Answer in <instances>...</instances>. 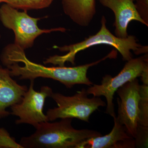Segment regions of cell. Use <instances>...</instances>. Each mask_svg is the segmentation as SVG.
I'll return each instance as SVG.
<instances>
[{"mask_svg": "<svg viewBox=\"0 0 148 148\" xmlns=\"http://www.w3.org/2000/svg\"><path fill=\"white\" fill-rule=\"evenodd\" d=\"M43 18L32 17L27 11H18L6 3L0 7V21L5 28L13 31L15 36L14 43L24 50L32 47L35 40L43 34L66 32V29L62 27L40 29L38 22Z\"/></svg>", "mask_w": 148, "mask_h": 148, "instance_id": "cell-4", "label": "cell"}, {"mask_svg": "<svg viewBox=\"0 0 148 148\" xmlns=\"http://www.w3.org/2000/svg\"><path fill=\"white\" fill-rule=\"evenodd\" d=\"M0 148H23L4 127H0Z\"/></svg>", "mask_w": 148, "mask_h": 148, "instance_id": "cell-15", "label": "cell"}, {"mask_svg": "<svg viewBox=\"0 0 148 148\" xmlns=\"http://www.w3.org/2000/svg\"><path fill=\"white\" fill-rule=\"evenodd\" d=\"M140 86L139 80L136 78L125 84L116 91L119 97L117 98L118 105L117 118L134 138L138 127Z\"/></svg>", "mask_w": 148, "mask_h": 148, "instance_id": "cell-8", "label": "cell"}, {"mask_svg": "<svg viewBox=\"0 0 148 148\" xmlns=\"http://www.w3.org/2000/svg\"><path fill=\"white\" fill-rule=\"evenodd\" d=\"M53 0H6L5 2L14 8L24 11L41 9L48 7Z\"/></svg>", "mask_w": 148, "mask_h": 148, "instance_id": "cell-14", "label": "cell"}, {"mask_svg": "<svg viewBox=\"0 0 148 148\" xmlns=\"http://www.w3.org/2000/svg\"><path fill=\"white\" fill-rule=\"evenodd\" d=\"M1 34H0V39H1Z\"/></svg>", "mask_w": 148, "mask_h": 148, "instance_id": "cell-20", "label": "cell"}, {"mask_svg": "<svg viewBox=\"0 0 148 148\" xmlns=\"http://www.w3.org/2000/svg\"><path fill=\"white\" fill-rule=\"evenodd\" d=\"M133 1H136V0H133Z\"/></svg>", "mask_w": 148, "mask_h": 148, "instance_id": "cell-21", "label": "cell"}, {"mask_svg": "<svg viewBox=\"0 0 148 148\" xmlns=\"http://www.w3.org/2000/svg\"><path fill=\"white\" fill-rule=\"evenodd\" d=\"M28 89L12 78L8 69L0 65V119L10 114L6 109L20 103Z\"/></svg>", "mask_w": 148, "mask_h": 148, "instance_id": "cell-11", "label": "cell"}, {"mask_svg": "<svg viewBox=\"0 0 148 148\" xmlns=\"http://www.w3.org/2000/svg\"><path fill=\"white\" fill-rule=\"evenodd\" d=\"M141 77L143 84H148V68L144 70Z\"/></svg>", "mask_w": 148, "mask_h": 148, "instance_id": "cell-18", "label": "cell"}, {"mask_svg": "<svg viewBox=\"0 0 148 148\" xmlns=\"http://www.w3.org/2000/svg\"><path fill=\"white\" fill-rule=\"evenodd\" d=\"M148 68V54L127 61L121 71L116 76L109 75L103 77L101 84H93L86 89L88 94L95 97L104 96L107 101L106 113L113 118L116 116L113 103L114 95L125 84L141 77Z\"/></svg>", "mask_w": 148, "mask_h": 148, "instance_id": "cell-6", "label": "cell"}, {"mask_svg": "<svg viewBox=\"0 0 148 148\" xmlns=\"http://www.w3.org/2000/svg\"><path fill=\"white\" fill-rule=\"evenodd\" d=\"M134 139L135 148H148V127L138 125Z\"/></svg>", "mask_w": 148, "mask_h": 148, "instance_id": "cell-16", "label": "cell"}, {"mask_svg": "<svg viewBox=\"0 0 148 148\" xmlns=\"http://www.w3.org/2000/svg\"><path fill=\"white\" fill-rule=\"evenodd\" d=\"M64 13L75 24L87 27L96 13L95 0H62Z\"/></svg>", "mask_w": 148, "mask_h": 148, "instance_id": "cell-12", "label": "cell"}, {"mask_svg": "<svg viewBox=\"0 0 148 148\" xmlns=\"http://www.w3.org/2000/svg\"><path fill=\"white\" fill-rule=\"evenodd\" d=\"M86 89L82 88L73 96H66L59 92H52L50 98L58 107L49 109L47 112L48 121L58 119L76 118L88 122L90 116L100 107L106 106L100 97L89 98Z\"/></svg>", "mask_w": 148, "mask_h": 148, "instance_id": "cell-5", "label": "cell"}, {"mask_svg": "<svg viewBox=\"0 0 148 148\" xmlns=\"http://www.w3.org/2000/svg\"><path fill=\"white\" fill-rule=\"evenodd\" d=\"M6 0H0V3H5Z\"/></svg>", "mask_w": 148, "mask_h": 148, "instance_id": "cell-19", "label": "cell"}, {"mask_svg": "<svg viewBox=\"0 0 148 148\" xmlns=\"http://www.w3.org/2000/svg\"><path fill=\"white\" fill-rule=\"evenodd\" d=\"M110 132L104 136L89 138L79 144L77 148H135V139L126 127L120 123L116 116Z\"/></svg>", "mask_w": 148, "mask_h": 148, "instance_id": "cell-9", "label": "cell"}, {"mask_svg": "<svg viewBox=\"0 0 148 148\" xmlns=\"http://www.w3.org/2000/svg\"><path fill=\"white\" fill-rule=\"evenodd\" d=\"M53 123H41L34 133L23 137L19 144L23 148H77L89 138L101 136V132L87 129L78 130L72 125L71 118Z\"/></svg>", "mask_w": 148, "mask_h": 148, "instance_id": "cell-2", "label": "cell"}, {"mask_svg": "<svg viewBox=\"0 0 148 148\" xmlns=\"http://www.w3.org/2000/svg\"><path fill=\"white\" fill-rule=\"evenodd\" d=\"M99 1L114 14L115 20L114 26L116 37L124 38L129 36L127 27L131 21H139L148 26L139 15L133 0H99Z\"/></svg>", "mask_w": 148, "mask_h": 148, "instance_id": "cell-10", "label": "cell"}, {"mask_svg": "<svg viewBox=\"0 0 148 148\" xmlns=\"http://www.w3.org/2000/svg\"><path fill=\"white\" fill-rule=\"evenodd\" d=\"M136 9L141 18L148 25V0H136Z\"/></svg>", "mask_w": 148, "mask_h": 148, "instance_id": "cell-17", "label": "cell"}, {"mask_svg": "<svg viewBox=\"0 0 148 148\" xmlns=\"http://www.w3.org/2000/svg\"><path fill=\"white\" fill-rule=\"evenodd\" d=\"M138 125L148 127V84L140 85Z\"/></svg>", "mask_w": 148, "mask_h": 148, "instance_id": "cell-13", "label": "cell"}, {"mask_svg": "<svg viewBox=\"0 0 148 148\" xmlns=\"http://www.w3.org/2000/svg\"><path fill=\"white\" fill-rule=\"evenodd\" d=\"M106 18L103 16L101 19V29L95 34L89 36L82 41L73 44L62 47L54 46L53 48L58 49L61 52H68V53L63 56H50L44 63L63 66L66 62H70L73 65L77 53L92 46L98 45H106L115 48L121 54L125 61H129L132 58L131 50L133 51L136 55L147 53V47L139 44L136 37L128 36L124 38H118L109 31L106 27Z\"/></svg>", "mask_w": 148, "mask_h": 148, "instance_id": "cell-3", "label": "cell"}, {"mask_svg": "<svg viewBox=\"0 0 148 148\" xmlns=\"http://www.w3.org/2000/svg\"><path fill=\"white\" fill-rule=\"evenodd\" d=\"M24 50L15 44H10L4 48L0 56L3 65L9 69L12 77H18L20 79L35 80L37 78L51 79L71 88L76 84L90 86L93 83L87 76L88 70L108 58L114 57L111 52L106 57L90 64L75 67H46L29 60Z\"/></svg>", "mask_w": 148, "mask_h": 148, "instance_id": "cell-1", "label": "cell"}, {"mask_svg": "<svg viewBox=\"0 0 148 148\" xmlns=\"http://www.w3.org/2000/svg\"><path fill=\"white\" fill-rule=\"evenodd\" d=\"M30 86L20 103L10 107V114L18 117L16 125L27 124L36 127L41 123L48 121L43 113L46 99L50 97L53 90L48 86H43L40 91L34 88V80H30Z\"/></svg>", "mask_w": 148, "mask_h": 148, "instance_id": "cell-7", "label": "cell"}]
</instances>
